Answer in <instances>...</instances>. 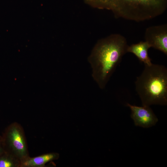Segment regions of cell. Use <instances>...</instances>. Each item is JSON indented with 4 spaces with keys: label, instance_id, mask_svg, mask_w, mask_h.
Here are the masks:
<instances>
[{
    "label": "cell",
    "instance_id": "obj_1",
    "mask_svg": "<svg viewBox=\"0 0 167 167\" xmlns=\"http://www.w3.org/2000/svg\"><path fill=\"white\" fill-rule=\"evenodd\" d=\"M128 45L125 38L118 34L111 35L97 41L88 58L93 79L104 89Z\"/></svg>",
    "mask_w": 167,
    "mask_h": 167
},
{
    "label": "cell",
    "instance_id": "obj_6",
    "mask_svg": "<svg viewBox=\"0 0 167 167\" xmlns=\"http://www.w3.org/2000/svg\"><path fill=\"white\" fill-rule=\"evenodd\" d=\"M130 109L131 117L136 126L148 128L155 125L158 119L149 106H138L127 103Z\"/></svg>",
    "mask_w": 167,
    "mask_h": 167
},
{
    "label": "cell",
    "instance_id": "obj_10",
    "mask_svg": "<svg viewBox=\"0 0 167 167\" xmlns=\"http://www.w3.org/2000/svg\"><path fill=\"white\" fill-rule=\"evenodd\" d=\"M5 152L4 146L2 136L0 135V155Z\"/></svg>",
    "mask_w": 167,
    "mask_h": 167
},
{
    "label": "cell",
    "instance_id": "obj_9",
    "mask_svg": "<svg viewBox=\"0 0 167 167\" xmlns=\"http://www.w3.org/2000/svg\"><path fill=\"white\" fill-rule=\"evenodd\" d=\"M0 167H21V162L15 157L5 152L0 155Z\"/></svg>",
    "mask_w": 167,
    "mask_h": 167
},
{
    "label": "cell",
    "instance_id": "obj_5",
    "mask_svg": "<svg viewBox=\"0 0 167 167\" xmlns=\"http://www.w3.org/2000/svg\"><path fill=\"white\" fill-rule=\"evenodd\" d=\"M146 41L151 47L159 50L167 55V25L150 27L146 29Z\"/></svg>",
    "mask_w": 167,
    "mask_h": 167
},
{
    "label": "cell",
    "instance_id": "obj_7",
    "mask_svg": "<svg viewBox=\"0 0 167 167\" xmlns=\"http://www.w3.org/2000/svg\"><path fill=\"white\" fill-rule=\"evenodd\" d=\"M151 47L146 41H140L128 46L127 53H131L134 54L145 65H150L152 63L148 54V49Z\"/></svg>",
    "mask_w": 167,
    "mask_h": 167
},
{
    "label": "cell",
    "instance_id": "obj_8",
    "mask_svg": "<svg viewBox=\"0 0 167 167\" xmlns=\"http://www.w3.org/2000/svg\"><path fill=\"white\" fill-rule=\"evenodd\" d=\"M59 154L50 153L33 157L30 156L21 162V167H44L47 163L58 159Z\"/></svg>",
    "mask_w": 167,
    "mask_h": 167
},
{
    "label": "cell",
    "instance_id": "obj_4",
    "mask_svg": "<svg viewBox=\"0 0 167 167\" xmlns=\"http://www.w3.org/2000/svg\"><path fill=\"white\" fill-rule=\"evenodd\" d=\"M5 152L21 162L30 157L24 129L18 123L13 122L5 129L2 136Z\"/></svg>",
    "mask_w": 167,
    "mask_h": 167
},
{
    "label": "cell",
    "instance_id": "obj_2",
    "mask_svg": "<svg viewBox=\"0 0 167 167\" xmlns=\"http://www.w3.org/2000/svg\"><path fill=\"white\" fill-rule=\"evenodd\" d=\"M84 0L93 7L111 11L116 17L138 22L161 15L167 7V0Z\"/></svg>",
    "mask_w": 167,
    "mask_h": 167
},
{
    "label": "cell",
    "instance_id": "obj_3",
    "mask_svg": "<svg viewBox=\"0 0 167 167\" xmlns=\"http://www.w3.org/2000/svg\"><path fill=\"white\" fill-rule=\"evenodd\" d=\"M135 90L143 106L167 104V68L152 63L145 65L135 83Z\"/></svg>",
    "mask_w": 167,
    "mask_h": 167
}]
</instances>
